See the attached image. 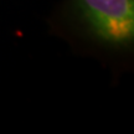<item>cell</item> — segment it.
<instances>
[{"instance_id": "1", "label": "cell", "mask_w": 134, "mask_h": 134, "mask_svg": "<svg viewBox=\"0 0 134 134\" xmlns=\"http://www.w3.org/2000/svg\"><path fill=\"white\" fill-rule=\"evenodd\" d=\"M52 26L75 47L114 66L134 55V0H58Z\"/></svg>"}]
</instances>
